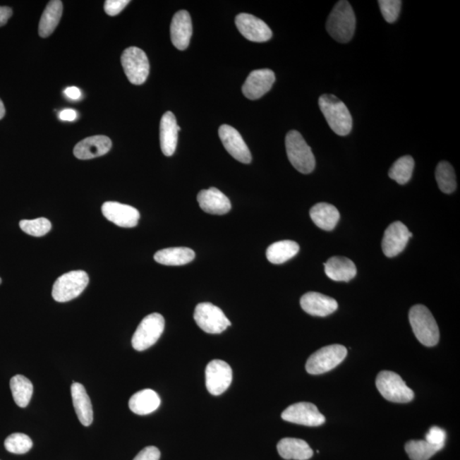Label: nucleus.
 I'll use <instances>...</instances> for the list:
<instances>
[{
  "instance_id": "f257e3e1",
  "label": "nucleus",
  "mask_w": 460,
  "mask_h": 460,
  "mask_svg": "<svg viewBox=\"0 0 460 460\" xmlns=\"http://www.w3.org/2000/svg\"><path fill=\"white\" fill-rule=\"evenodd\" d=\"M327 30L339 43H348L356 30V16L351 4L341 0L336 4L327 20Z\"/></svg>"
},
{
  "instance_id": "f03ea898",
  "label": "nucleus",
  "mask_w": 460,
  "mask_h": 460,
  "mask_svg": "<svg viewBox=\"0 0 460 460\" xmlns=\"http://www.w3.org/2000/svg\"><path fill=\"white\" fill-rule=\"evenodd\" d=\"M319 107L327 124L334 133L342 137L351 133L353 126L352 116L342 101L334 95L324 94L319 98Z\"/></svg>"
},
{
  "instance_id": "7ed1b4c3",
  "label": "nucleus",
  "mask_w": 460,
  "mask_h": 460,
  "mask_svg": "<svg viewBox=\"0 0 460 460\" xmlns=\"http://www.w3.org/2000/svg\"><path fill=\"white\" fill-rule=\"evenodd\" d=\"M409 322L414 335L422 344L433 347L438 344L440 332L437 323L425 305H417L411 308Z\"/></svg>"
},
{
  "instance_id": "20e7f679",
  "label": "nucleus",
  "mask_w": 460,
  "mask_h": 460,
  "mask_svg": "<svg viewBox=\"0 0 460 460\" xmlns=\"http://www.w3.org/2000/svg\"><path fill=\"white\" fill-rule=\"evenodd\" d=\"M286 150L289 162L296 170L310 174L315 170V159L310 147L297 131H291L286 137Z\"/></svg>"
},
{
  "instance_id": "39448f33",
  "label": "nucleus",
  "mask_w": 460,
  "mask_h": 460,
  "mask_svg": "<svg viewBox=\"0 0 460 460\" xmlns=\"http://www.w3.org/2000/svg\"><path fill=\"white\" fill-rule=\"evenodd\" d=\"M376 386L382 397L397 404H408L414 398V392L397 373L382 371L377 375Z\"/></svg>"
},
{
  "instance_id": "423d86ee",
  "label": "nucleus",
  "mask_w": 460,
  "mask_h": 460,
  "mask_svg": "<svg viewBox=\"0 0 460 460\" xmlns=\"http://www.w3.org/2000/svg\"><path fill=\"white\" fill-rule=\"evenodd\" d=\"M347 356V349L340 344L328 345L310 356L306 363V371L312 375H322L332 370Z\"/></svg>"
},
{
  "instance_id": "0eeeda50",
  "label": "nucleus",
  "mask_w": 460,
  "mask_h": 460,
  "mask_svg": "<svg viewBox=\"0 0 460 460\" xmlns=\"http://www.w3.org/2000/svg\"><path fill=\"white\" fill-rule=\"evenodd\" d=\"M89 283L87 273L83 270H75L60 277L52 289V297L56 302L65 303L73 301L83 293Z\"/></svg>"
},
{
  "instance_id": "6e6552de",
  "label": "nucleus",
  "mask_w": 460,
  "mask_h": 460,
  "mask_svg": "<svg viewBox=\"0 0 460 460\" xmlns=\"http://www.w3.org/2000/svg\"><path fill=\"white\" fill-rule=\"evenodd\" d=\"M165 329V319L159 313L147 315L135 330L131 340L135 351H143L157 342Z\"/></svg>"
},
{
  "instance_id": "1a4fd4ad",
  "label": "nucleus",
  "mask_w": 460,
  "mask_h": 460,
  "mask_svg": "<svg viewBox=\"0 0 460 460\" xmlns=\"http://www.w3.org/2000/svg\"><path fill=\"white\" fill-rule=\"evenodd\" d=\"M194 318L200 329L211 334H219L231 326V322L220 308L211 303H201L196 306Z\"/></svg>"
},
{
  "instance_id": "9d476101",
  "label": "nucleus",
  "mask_w": 460,
  "mask_h": 460,
  "mask_svg": "<svg viewBox=\"0 0 460 460\" xmlns=\"http://www.w3.org/2000/svg\"><path fill=\"white\" fill-rule=\"evenodd\" d=\"M121 63L131 84L145 83L150 73L149 59L145 52L138 47L126 49L121 56Z\"/></svg>"
},
{
  "instance_id": "9b49d317",
  "label": "nucleus",
  "mask_w": 460,
  "mask_h": 460,
  "mask_svg": "<svg viewBox=\"0 0 460 460\" xmlns=\"http://www.w3.org/2000/svg\"><path fill=\"white\" fill-rule=\"evenodd\" d=\"M232 369L222 360L210 361L205 368V385L213 396H220L232 383Z\"/></svg>"
},
{
  "instance_id": "f8f14e48",
  "label": "nucleus",
  "mask_w": 460,
  "mask_h": 460,
  "mask_svg": "<svg viewBox=\"0 0 460 460\" xmlns=\"http://www.w3.org/2000/svg\"><path fill=\"white\" fill-rule=\"evenodd\" d=\"M282 420L305 426H320L326 421L317 406L310 402H298L287 408L282 414Z\"/></svg>"
},
{
  "instance_id": "ddd939ff",
  "label": "nucleus",
  "mask_w": 460,
  "mask_h": 460,
  "mask_svg": "<svg viewBox=\"0 0 460 460\" xmlns=\"http://www.w3.org/2000/svg\"><path fill=\"white\" fill-rule=\"evenodd\" d=\"M413 237V234L409 232L406 226L401 222H394L386 229L383 241H382V249L385 255L388 258H393L404 252L409 238Z\"/></svg>"
},
{
  "instance_id": "4468645a",
  "label": "nucleus",
  "mask_w": 460,
  "mask_h": 460,
  "mask_svg": "<svg viewBox=\"0 0 460 460\" xmlns=\"http://www.w3.org/2000/svg\"><path fill=\"white\" fill-rule=\"evenodd\" d=\"M219 134L222 143L230 155L241 163L252 162V155L239 131L232 126L223 125L220 126Z\"/></svg>"
},
{
  "instance_id": "2eb2a0df",
  "label": "nucleus",
  "mask_w": 460,
  "mask_h": 460,
  "mask_svg": "<svg viewBox=\"0 0 460 460\" xmlns=\"http://www.w3.org/2000/svg\"><path fill=\"white\" fill-rule=\"evenodd\" d=\"M102 214L113 224L122 228H134L140 219V213L131 205L108 201L102 205Z\"/></svg>"
},
{
  "instance_id": "dca6fc26",
  "label": "nucleus",
  "mask_w": 460,
  "mask_h": 460,
  "mask_svg": "<svg viewBox=\"0 0 460 460\" xmlns=\"http://www.w3.org/2000/svg\"><path fill=\"white\" fill-rule=\"evenodd\" d=\"M236 24L241 34L253 42H266L272 37L270 27L253 15L241 13L236 18Z\"/></svg>"
},
{
  "instance_id": "f3484780",
  "label": "nucleus",
  "mask_w": 460,
  "mask_h": 460,
  "mask_svg": "<svg viewBox=\"0 0 460 460\" xmlns=\"http://www.w3.org/2000/svg\"><path fill=\"white\" fill-rule=\"evenodd\" d=\"M275 75L270 69H258L250 73L246 79L242 92L250 100L260 99L272 88Z\"/></svg>"
},
{
  "instance_id": "a211bd4d",
  "label": "nucleus",
  "mask_w": 460,
  "mask_h": 460,
  "mask_svg": "<svg viewBox=\"0 0 460 460\" xmlns=\"http://www.w3.org/2000/svg\"><path fill=\"white\" fill-rule=\"evenodd\" d=\"M192 32V20L188 12H176L171 24V39L174 47L180 51L186 50L190 44Z\"/></svg>"
},
{
  "instance_id": "6ab92c4d",
  "label": "nucleus",
  "mask_w": 460,
  "mask_h": 460,
  "mask_svg": "<svg viewBox=\"0 0 460 460\" xmlns=\"http://www.w3.org/2000/svg\"><path fill=\"white\" fill-rule=\"evenodd\" d=\"M200 207L212 215H224L231 210V203L227 196L216 188L201 190L197 196Z\"/></svg>"
},
{
  "instance_id": "aec40b11",
  "label": "nucleus",
  "mask_w": 460,
  "mask_h": 460,
  "mask_svg": "<svg viewBox=\"0 0 460 460\" xmlns=\"http://www.w3.org/2000/svg\"><path fill=\"white\" fill-rule=\"evenodd\" d=\"M301 305L307 314L320 317L334 313L339 306L334 298L315 291L303 295L301 299Z\"/></svg>"
},
{
  "instance_id": "412c9836",
  "label": "nucleus",
  "mask_w": 460,
  "mask_h": 460,
  "mask_svg": "<svg viewBox=\"0 0 460 460\" xmlns=\"http://www.w3.org/2000/svg\"><path fill=\"white\" fill-rule=\"evenodd\" d=\"M112 142L106 135H93L80 141L75 147L73 155L79 159H90L99 157L109 153Z\"/></svg>"
},
{
  "instance_id": "4be33fe9",
  "label": "nucleus",
  "mask_w": 460,
  "mask_h": 460,
  "mask_svg": "<svg viewBox=\"0 0 460 460\" xmlns=\"http://www.w3.org/2000/svg\"><path fill=\"white\" fill-rule=\"evenodd\" d=\"M180 130L174 114L167 112L163 115L160 121L159 139L160 147L166 156H171L175 153Z\"/></svg>"
},
{
  "instance_id": "5701e85b",
  "label": "nucleus",
  "mask_w": 460,
  "mask_h": 460,
  "mask_svg": "<svg viewBox=\"0 0 460 460\" xmlns=\"http://www.w3.org/2000/svg\"><path fill=\"white\" fill-rule=\"evenodd\" d=\"M73 404L80 422L84 426H89L93 421V409L92 401L86 392L85 388L80 383L71 385Z\"/></svg>"
},
{
  "instance_id": "b1692460",
  "label": "nucleus",
  "mask_w": 460,
  "mask_h": 460,
  "mask_svg": "<svg viewBox=\"0 0 460 460\" xmlns=\"http://www.w3.org/2000/svg\"><path fill=\"white\" fill-rule=\"evenodd\" d=\"M325 266L327 277L335 282H349L356 275V267L351 260L344 257H332Z\"/></svg>"
},
{
  "instance_id": "393cba45",
  "label": "nucleus",
  "mask_w": 460,
  "mask_h": 460,
  "mask_svg": "<svg viewBox=\"0 0 460 460\" xmlns=\"http://www.w3.org/2000/svg\"><path fill=\"white\" fill-rule=\"evenodd\" d=\"M279 454L285 459L308 460L313 450L305 441L297 438H283L277 444Z\"/></svg>"
},
{
  "instance_id": "a878e982",
  "label": "nucleus",
  "mask_w": 460,
  "mask_h": 460,
  "mask_svg": "<svg viewBox=\"0 0 460 460\" xmlns=\"http://www.w3.org/2000/svg\"><path fill=\"white\" fill-rule=\"evenodd\" d=\"M160 398L153 389H146L135 393L129 401L131 412L138 416H147L159 408Z\"/></svg>"
},
{
  "instance_id": "bb28decb",
  "label": "nucleus",
  "mask_w": 460,
  "mask_h": 460,
  "mask_svg": "<svg viewBox=\"0 0 460 460\" xmlns=\"http://www.w3.org/2000/svg\"><path fill=\"white\" fill-rule=\"evenodd\" d=\"M312 221L320 229L331 231L339 223L340 214L334 205L328 203H318L310 209Z\"/></svg>"
},
{
  "instance_id": "cd10ccee",
  "label": "nucleus",
  "mask_w": 460,
  "mask_h": 460,
  "mask_svg": "<svg viewBox=\"0 0 460 460\" xmlns=\"http://www.w3.org/2000/svg\"><path fill=\"white\" fill-rule=\"evenodd\" d=\"M195 258L194 250L188 248H166L155 254L156 262L168 266L186 265L194 260Z\"/></svg>"
},
{
  "instance_id": "c85d7f7f",
  "label": "nucleus",
  "mask_w": 460,
  "mask_h": 460,
  "mask_svg": "<svg viewBox=\"0 0 460 460\" xmlns=\"http://www.w3.org/2000/svg\"><path fill=\"white\" fill-rule=\"evenodd\" d=\"M63 2L60 0H53L49 2L41 16L39 25V34L42 38H47L59 25L61 15H63Z\"/></svg>"
},
{
  "instance_id": "c756f323",
  "label": "nucleus",
  "mask_w": 460,
  "mask_h": 460,
  "mask_svg": "<svg viewBox=\"0 0 460 460\" xmlns=\"http://www.w3.org/2000/svg\"><path fill=\"white\" fill-rule=\"evenodd\" d=\"M299 252V246L293 241H281L270 245L266 257L271 264L282 265L291 260Z\"/></svg>"
},
{
  "instance_id": "7c9ffc66",
  "label": "nucleus",
  "mask_w": 460,
  "mask_h": 460,
  "mask_svg": "<svg viewBox=\"0 0 460 460\" xmlns=\"http://www.w3.org/2000/svg\"><path fill=\"white\" fill-rule=\"evenodd\" d=\"M10 385L16 404L20 408H26L34 392L31 381L23 375H16L11 380Z\"/></svg>"
},
{
  "instance_id": "2f4dec72",
  "label": "nucleus",
  "mask_w": 460,
  "mask_h": 460,
  "mask_svg": "<svg viewBox=\"0 0 460 460\" xmlns=\"http://www.w3.org/2000/svg\"><path fill=\"white\" fill-rule=\"evenodd\" d=\"M414 169V159L412 156L405 155L396 160L389 171L390 178L404 186L412 178Z\"/></svg>"
},
{
  "instance_id": "473e14b6",
  "label": "nucleus",
  "mask_w": 460,
  "mask_h": 460,
  "mask_svg": "<svg viewBox=\"0 0 460 460\" xmlns=\"http://www.w3.org/2000/svg\"><path fill=\"white\" fill-rule=\"evenodd\" d=\"M435 179L441 191L452 194L457 187L456 176L453 167L449 162H441L435 170Z\"/></svg>"
},
{
  "instance_id": "72a5a7b5",
  "label": "nucleus",
  "mask_w": 460,
  "mask_h": 460,
  "mask_svg": "<svg viewBox=\"0 0 460 460\" xmlns=\"http://www.w3.org/2000/svg\"><path fill=\"white\" fill-rule=\"evenodd\" d=\"M405 450L412 460H429L440 451L425 440H413L406 443Z\"/></svg>"
},
{
  "instance_id": "f704fd0d",
  "label": "nucleus",
  "mask_w": 460,
  "mask_h": 460,
  "mask_svg": "<svg viewBox=\"0 0 460 460\" xmlns=\"http://www.w3.org/2000/svg\"><path fill=\"white\" fill-rule=\"evenodd\" d=\"M5 447L11 454H24L32 449V442L25 434L15 433L6 439Z\"/></svg>"
},
{
  "instance_id": "c9c22d12",
  "label": "nucleus",
  "mask_w": 460,
  "mask_h": 460,
  "mask_svg": "<svg viewBox=\"0 0 460 460\" xmlns=\"http://www.w3.org/2000/svg\"><path fill=\"white\" fill-rule=\"evenodd\" d=\"M20 228L28 235L41 237L51 231L52 223L44 217L34 220H22L20 222Z\"/></svg>"
},
{
  "instance_id": "e433bc0d",
  "label": "nucleus",
  "mask_w": 460,
  "mask_h": 460,
  "mask_svg": "<svg viewBox=\"0 0 460 460\" xmlns=\"http://www.w3.org/2000/svg\"><path fill=\"white\" fill-rule=\"evenodd\" d=\"M379 5L381 13L386 22L395 23L400 15L401 1L400 0H380Z\"/></svg>"
},
{
  "instance_id": "4c0bfd02",
  "label": "nucleus",
  "mask_w": 460,
  "mask_h": 460,
  "mask_svg": "<svg viewBox=\"0 0 460 460\" xmlns=\"http://www.w3.org/2000/svg\"><path fill=\"white\" fill-rule=\"evenodd\" d=\"M446 438V431L438 426L431 427L425 435V441L437 447L439 450H442L444 447Z\"/></svg>"
},
{
  "instance_id": "58836bf2",
  "label": "nucleus",
  "mask_w": 460,
  "mask_h": 460,
  "mask_svg": "<svg viewBox=\"0 0 460 460\" xmlns=\"http://www.w3.org/2000/svg\"><path fill=\"white\" fill-rule=\"evenodd\" d=\"M129 3V0H107L104 11L109 16H117L125 9Z\"/></svg>"
},
{
  "instance_id": "ea45409f",
  "label": "nucleus",
  "mask_w": 460,
  "mask_h": 460,
  "mask_svg": "<svg viewBox=\"0 0 460 460\" xmlns=\"http://www.w3.org/2000/svg\"><path fill=\"white\" fill-rule=\"evenodd\" d=\"M160 452L156 447L150 446L143 449L133 460H159Z\"/></svg>"
},
{
  "instance_id": "a19ab883",
  "label": "nucleus",
  "mask_w": 460,
  "mask_h": 460,
  "mask_svg": "<svg viewBox=\"0 0 460 460\" xmlns=\"http://www.w3.org/2000/svg\"><path fill=\"white\" fill-rule=\"evenodd\" d=\"M77 116L76 111L71 109H64L59 114L60 120L63 121H75Z\"/></svg>"
},
{
  "instance_id": "79ce46f5",
  "label": "nucleus",
  "mask_w": 460,
  "mask_h": 460,
  "mask_svg": "<svg viewBox=\"0 0 460 460\" xmlns=\"http://www.w3.org/2000/svg\"><path fill=\"white\" fill-rule=\"evenodd\" d=\"M12 16V10L9 7L0 6V27L6 25L8 20Z\"/></svg>"
},
{
  "instance_id": "37998d69",
  "label": "nucleus",
  "mask_w": 460,
  "mask_h": 460,
  "mask_svg": "<svg viewBox=\"0 0 460 460\" xmlns=\"http://www.w3.org/2000/svg\"><path fill=\"white\" fill-rule=\"evenodd\" d=\"M64 94L69 98V99L72 100L80 99L81 96L80 90L75 87V86H71V87H68L66 89L64 90Z\"/></svg>"
},
{
  "instance_id": "c03bdc74",
  "label": "nucleus",
  "mask_w": 460,
  "mask_h": 460,
  "mask_svg": "<svg viewBox=\"0 0 460 460\" xmlns=\"http://www.w3.org/2000/svg\"><path fill=\"white\" fill-rule=\"evenodd\" d=\"M6 115V109L5 106H4L3 102L1 99H0V120H2L4 117H5Z\"/></svg>"
},
{
  "instance_id": "a18cd8bd",
  "label": "nucleus",
  "mask_w": 460,
  "mask_h": 460,
  "mask_svg": "<svg viewBox=\"0 0 460 460\" xmlns=\"http://www.w3.org/2000/svg\"><path fill=\"white\" fill-rule=\"evenodd\" d=\"M2 280L1 278H0V284H1Z\"/></svg>"
}]
</instances>
